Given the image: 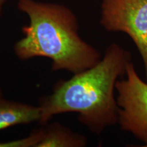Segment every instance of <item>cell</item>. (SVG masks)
<instances>
[{
  "label": "cell",
  "instance_id": "1",
  "mask_svg": "<svg viewBox=\"0 0 147 147\" xmlns=\"http://www.w3.org/2000/svg\"><path fill=\"white\" fill-rule=\"evenodd\" d=\"M131 62L130 51L117 43L108 45L96 65L67 80H59L50 95L40 97L39 124H47L55 115L74 113L79 122L94 134L99 135L117 125L116 82L125 76Z\"/></svg>",
  "mask_w": 147,
  "mask_h": 147
},
{
  "label": "cell",
  "instance_id": "4",
  "mask_svg": "<svg viewBox=\"0 0 147 147\" xmlns=\"http://www.w3.org/2000/svg\"><path fill=\"white\" fill-rule=\"evenodd\" d=\"M100 25L131 38L142 57L147 82V0H101Z\"/></svg>",
  "mask_w": 147,
  "mask_h": 147
},
{
  "label": "cell",
  "instance_id": "6",
  "mask_svg": "<svg viewBox=\"0 0 147 147\" xmlns=\"http://www.w3.org/2000/svg\"><path fill=\"white\" fill-rule=\"evenodd\" d=\"M43 127V138L37 147H84L87 138L59 122L48 123Z\"/></svg>",
  "mask_w": 147,
  "mask_h": 147
},
{
  "label": "cell",
  "instance_id": "7",
  "mask_svg": "<svg viewBox=\"0 0 147 147\" xmlns=\"http://www.w3.org/2000/svg\"><path fill=\"white\" fill-rule=\"evenodd\" d=\"M43 127L36 129L24 138L0 143V147H37L43 138Z\"/></svg>",
  "mask_w": 147,
  "mask_h": 147
},
{
  "label": "cell",
  "instance_id": "9",
  "mask_svg": "<svg viewBox=\"0 0 147 147\" xmlns=\"http://www.w3.org/2000/svg\"><path fill=\"white\" fill-rule=\"evenodd\" d=\"M3 97V96L2 90H1V88H0V98H1V97Z\"/></svg>",
  "mask_w": 147,
  "mask_h": 147
},
{
  "label": "cell",
  "instance_id": "5",
  "mask_svg": "<svg viewBox=\"0 0 147 147\" xmlns=\"http://www.w3.org/2000/svg\"><path fill=\"white\" fill-rule=\"evenodd\" d=\"M39 106L0 98V131L18 125L38 122L41 119Z\"/></svg>",
  "mask_w": 147,
  "mask_h": 147
},
{
  "label": "cell",
  "instance_id": "2",
  "mask_svg": "<svg viewBox=\"0 0 147 147\" xmlns=\"http://www.w3.org/2000/svg\"><path fill=\"white\" fill-rule=\"evenodd\" d=\"M17 7L29 21L22 28L24 36L13 47L18 59L48 58L53 71L65 70L73 74L101 60L100 51L80 36L78 19L68 7L36 0H18Z\"/></svg>",
  "mask_w": 147,
  "mask_h": 147
},
{
  "label": "cell",
  "instance_id": "8",
  "mask_svg": "<svg viewBox=\"0 0 147 147\" xmlns=\"http://www.w3.org/2000/svg\"><path fill=\"white\" fill-rule=\"evenodd\" d=\"M6 0H0V17H1V13H2V9L3 4H4Z\"/></svg>",
  "mask_w": 147,
  "mask_h": 147
},
{
  "label": "cell",
  "instance_id": "3",
  "mask_svg": "<svg viewBox=\"0 0 147 147\" xmlns=\"http://www.w3.org/2000/svg\"><path fill=\"white\" fill-rule=\"evenodd\" d=\"M115 89L117 124L147 147V82L140 78L133 62L127 65L125 78L116 82Z\"/></svg>",
  "mask_w": 147,
  "mask_h": 147
}]
</instances>
